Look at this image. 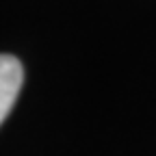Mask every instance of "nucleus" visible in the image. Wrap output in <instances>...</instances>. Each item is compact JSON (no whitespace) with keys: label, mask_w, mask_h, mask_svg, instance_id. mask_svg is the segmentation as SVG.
<instances>
[{"label":"nucleus","mask_w":156,"mask_h":156,"mask_svg":"<svg viewBox=\"0 0 156 156\" xmlns=\"http://www.w3.org/2000/svg\"><path fill=\"white\" fill-rule=\"evenodd\" d=\"M24 83V67L11 54H0V124L11 113Z\"/></svg>","instance_id":"nucleus-1"}]
</instances>
